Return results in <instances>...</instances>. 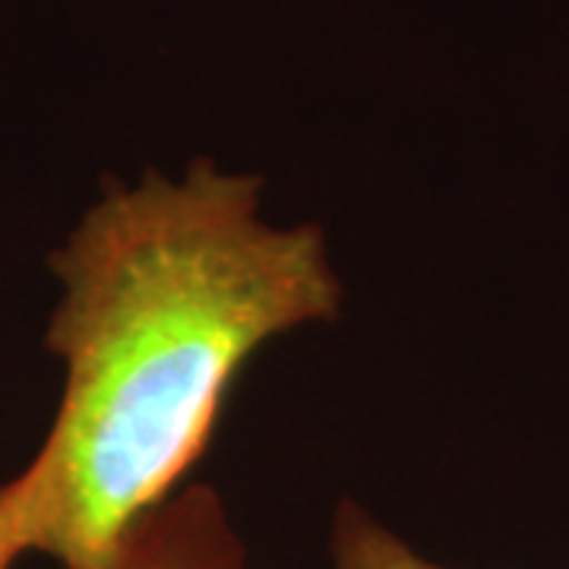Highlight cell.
Wrapping results in <instances>:
<instances>
[{
	"mask_svg": "<svg viewBox=\"0 0 569 569\" xmlns=\"http://www.w3.org/2000/svg\"><path fill=\"white\" fill-rule=\"evenodd\" d=\"M260 178L197 162L111 187L51 257L61 408L0 488V535L63 569H111L212 443L231 383L288 329L336 320L342 284L313 224L257 219Z\"/></svg>",
	"mask_w": 569,
	"mask_h": 569,
	"instance_id": "1",
	"label": "cell"
},
{
	"mask_svg": "<svg viewBox=\"0 0 569 569\" xmlns=\"http://www.w3.org/2000/svg\"><path fill=\"white\" fill-rule=\"evenodd\" d=\"M111 569H244V545L219 493L197 485L152 509Z\"/></svg>",
	"mask_w": 569,
	"mask_h": 569,
	"instance_id": "2",
	"label": "cell"
},
{
	"mask_svg": "<svg viewBox=\"0 0 569 569\" xmlns=\"http://www.w3.org/2000/svg\"><path fill=\"white\" fill-rule=\"evenodd\" d=\"M332 557L336 569H447L415 553L402 538L355 503H342L336 512Z\"/></svg>",
	"mask_w": 569,
	"mask_h": 569,
	"instance_id": "3",
	"label": "cell"
},
{
	"mask_svg": "<svg viewBox=\"0 0 569 569\" xmlns=\"http://www.w3.org/2000/svg\"><path fill=\"white\" fill-rule=\"evenodd\" d=\"M17 557L10 553V548H7V541H3V535H0V569H10V563H13Z\"/></svg>",
	"mask_w": 569,
	"mask_h": 569,
	"instance_id": "4",
	"label": "cell"
}]
</instances>
